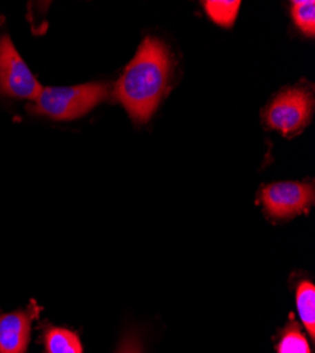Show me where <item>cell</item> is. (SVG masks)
I'll return each mask as SVG.
<instances>
[{
    "label": "cell",
    "instance_id": "8fae6325",
    "mask_svg": "<svg viewBox=\"0 0 315 353\" xmlns=\"http://www.w3.org/2000/svg\"><path fill=\"white\" fill-rule=\"evenodd\" d=\"M292 16L300 30L314 37L315 33V3L312 0H297L292 5Z\"/></svg>",
    "mask_w": 315,
    "mask_h": 353
},
{
    "label": "cell",
    "instance_id": "3957f363",
    "mask_svg": "<svg viewBox=\"0 0 315 353\" xmlns=\"http://www.w3.org/2000/svg\"><path fill=\"white\" fill-rule=\"evenodd\" d=\"M314 110V94L308 85L285 88L278 92L263 110L267 128L293 137L311 122Z\"/></svg>",
    "mask_w": 315,
    "mask_h": 353
},
{
    "label": "cell",
    "instance_id": "6da1fadb",
    "mask_svg": "<svg viewBox=\"0 0 315 353\" xmlns=\"http://www.w3.org/2000/svg\"><path fill=\"white\" fill-rule=\"evenodd\" d=\"M170 67L165 44L148 37L114 85V97L136 123L148 122L157 109L167 90Z\"/></svg>",
    "mask_w": 315,
    "mask_h": 353
},
{
    "label": "cell",
    "instance_id": "5b68a950",
    "mask_svg": "<svg viewBox=\"0 0 315 353\" xmlns=\"http://www.w3.org/2000/svg\"><path fill=\"white\" fill-rule=\"evenodd\" d=\"M314 195L309 183H274L261 191V202L270 218L292 219L311 208Z\"/></svg>",
    "mask_w": 315,
    "mask_h": 353
},
{
    "label": "cell",
    "instance_id": "30bf717a",
    "mask_svg": "<svg viewBox=\"0 0 315 353\" xmlns=\"http://www.w3.org/2000/svg\"><path fill=\"white\" fill-rule=\"evenodd\" d=\"M241 2L238 0H208L204 3V9L208 16L222 27H232L236 20Z\"/></svg>",
    "mask_w": 315,
    "mask_h": 353
},
{
    "label": "cell",
    "instance_id": "7c38bea8",
    "mask_svg": "<svg viewBox=\"0 0 315 353\" xmlns=\"http://www.w3.org/2000/svg\"><path fill=\"white\" fill-rule=\"evenodd\" d=\"M116 353H143V345L139 335L133 332L125 335Z\"/></svg>",
    "mask_w": 315,
    "mask_h": 353
},
{
    "label": "cell",
    "instance_id": "8992f818",
    "mask_svg": "<svg viewBox=\"0 0 315 353\" xmlns=\"http://www.w3.org/2000/svg\"><path fill=\"white\" fill-rule=\"evenodd\" d=\"M36 303L10 314H0V353H27L32 336V323L39 316Z\"/></svg>",
    "mask_w": 315,
    "mask_h": 353
},
{
    "label": "cell",
    "instance_id": "ba28073f",
    "mask_svg": "<svg viewBox=\"0 0 315 353\" xmlns=\"http://www.w3.org/2000/svg\"><path fill=\"white\" fill-rule=\"evenodd\" d=\"M296 303L298 315L304 323V327L314 342L315 339V287L311 281L303 280L297 284L296 290Z\"/></svg>",
    "mask_w": 315,
    "mask_h": 353
},
{
    "label": "cell",
    "instance_id": "9c48e42d",
    "mask_svg": "<svg viewBox=\"0 0 315 353\" xmlns=\"http://www.w3.org/2000/svg\"><path fill=\"white\" fill-rule=\"evenodd\" d=\"M276 352L277 353H311L309 342L307 341V336L301 332L300 325L294 319H290V322L281 331L280 341L276 345Z\"/></svg>",
    "mask_w": 315,
    "mask_h": 353
},
{
    "label": "cell",
    "instance_id": "277c9868",
    "mask_svg": "<svg viewBox=\"0 0 315 353\" xmlns=\"http://www.w3.org/2000/svg\"><path fill=\"white\" fill-rule=\"evenodd\" d=\"M43 86L27 67L9 36L0 37V95L36 101Z\"/></svg>",
    "mask_w": 315,
    "mask_h": 353
},
{
    "label": "cell",
    "instance_id": "7a4b0ae2",
    "mask_svg": "<svg viewBox=\"0 0 315 353\" xmlns=\"http://www.w3.org/2000/svg\"><path fill=\"white\" fill-rule=\"evenodd\" d=\"M109 97V86L90 82L77 86L43 88L39 98L28 106L33 113L54 121H74L91 112Z\"/></svg>",
    "mask_w": 315,
    "mask_h": 353
},
{
    "label": "cell",
    "instance_id": "52a82bcc",
    "mask_svg": "<svg viewBox=\"0 0 315 353\" xmlns=\"http://www.w3.org/2000/svg\"><path fill=\"white\" fill-rule=\"evenodd\" d=\"M44 349L45 353H83L79 335L63 327L44 330Z\"/></svg>",
    "mask_w": 315,
    "mask_h": 353
}]
</instances>
